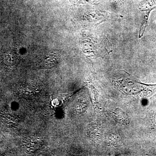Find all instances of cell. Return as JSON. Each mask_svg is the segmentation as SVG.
I'll return each mask as SVG.
<instances>
[{
	"label": "cell",
	"mask_w": 156,
	"mask_h": 156,
	"mask_svg": "<svg viewBox=\"0 0 156 156\" xmlns=\"http://www.w3.org/2000/svg\"><path fill=\"white\" fill-rule=\"evenodd\" d=\"M59 101L58 99H53L51 102L52 106L54 107H57L59 105Z\"/></svg>",
	"instance_id": "6da1fadb"
},
{
	"label": "cell",
	"mask_w": 156,
	"mask_h": 156,
	"mask_svg": "<svg viewBox=\"0 0 156 156\" xmlns=\"http://www.w3.org/2000/svg\"><path fill=\"white\" fill-rule=\"evenodd\" d=\"M154 121L156 123V114L155 115V116Z\"/></svg>",
	"instance_id": "7a4b0ae2"
}]
</instances>
